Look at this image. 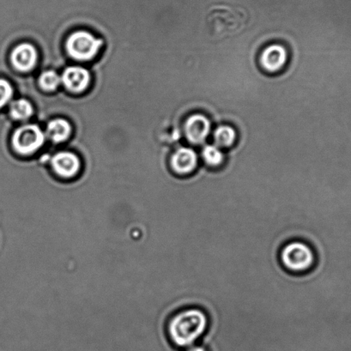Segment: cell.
<instances>
[{
	"mask_svg": "<svg viewBox=\"0 0 351 351\" xmlns=\"http://www.w3.org/2000/svg\"><path fill=\"white\" fill-rule=\"evenodd\" d=\"M209 327L207 313L199 308H186L173 313L167 323L170 343L180 350L195 346Z\"/></svg>",
	"mask_w": 351,
	"mask_h": 351,
	"instance_id": "6da1fadb",
	"label": "cell"
},
{
	"mask_svg": "<svg viewBox=\"0 0 351 351\" xmlns=\"http://www.w3.org/2000/svg\"><path fill=\"white\" fill-rule=\"evenodd\" d=\"M250 15L243 6L215 4L207 10L206 25L208 36L213 40L236 36L246 28Z\"/></svg>",
	"mask_w": 351,
	"mask_h": 351,
	"instance_id": "7a4b0ae2",
	"label": "cell"
},
{
	"mask_svg": "<svg viewBox=\"0 0 351 351\" xmlns=\"http://www.w3.org/2000/svg\"><path fill=\"white\" fill-rule=\"evenodd\" d=\"M279 260L286 271L302 274L312 270L316 263L313 248L302 240L289 241L281 247Z\"/></svg>",
	"mask_w": 351,
	"mask_h": 351,
	"instance_id": "3957f363",
	"label": "cell"
},
{
	"mask_svg": "<svg viewBox=\"0 0 351 351\" xmlns=\"http://www.w3.org/2000/svg\"><path fill=\"white\" fill-rule=\"evenodd\" d=\"M102 44L101 40L97 39L90 33L77 32L68 38L66 49L73 59L88 61L97 56Z\"/></svg>",
	"mask_w": 351,
	"mask_h": 351,
	"instance_id": "277c9868",
	"label": "cell"
},
{
	"mask_svg": "<svg viewBox=\"0 0 351 351\" xmlns=\"http://www.w3.org/2000/svg\"><path fill=\"white\" fill-rule=\"evenodd\" d=\"M44 141L45 135L36 125H26L19 128L12 138L13 147L23 155L32 154L38 151Z\"/></svg>",
	"mask_w": 351,
	"mask_h": 351,
	"instance_id": "5b68a950",
	"label": "cell"
},
{
	"mask_svg": "<svg viewBox=\"0 0 351 351\" xmlns=\"http://www.w3.org/2000/svg\"><path fill=\"white\" fill-rule=\"evenodd\" d=\"M52 168L60 178L70 180L80 172L81 162L73 153L63 152L58 153L52 159Z\"/></svg>",
	"mask_w": 351,
	"mask_h": 351,
	"instance_id": "8992f818",
	"label": "cell"
},
{
	"mask_svg": "<svg viewBox=\"0 0 351 351\" xmlns=\"http://www.w3.org/2000/svg\"><path fill=\"white\" fill-rule=\"evenodd\" d=\"M210 123L202 114L190 116L186 122L185 132L187 139L194 145L202 144L209 135Z\"/></svg>",
	"mask_w": 351,
	"mask_h": 351,
	"instance_id": "52a82bcc",
	"label": "cell"
},
{
	"mask_svg": "<svg viewBox=\"0 0 351 351\" xmlns=\"http://www.w3.org/2000/svg\"><path fill=\"white\" fill-rule=\"evenodd\" d=\"M288 60L287 50L281 45L274 44L267 47L261 54V63L269 73H278L285 67Z\"/></svg>",
	"mask_w": 351,
	"mask_h": 351,
	"instance_id": "ba28073f",
	"label": "cell"
},
{
	"mask_svg": "<svg viewBox=\"0 0 351 351\" xmlns=\"http://www.w3.org/2000/svg\"><path fill=\"white\" fill-rule=\"evenodd\" d=\"M197 156L195 152L189 148H180L173 155L171 168L176 175L189 176L195 171Z\"/></svg>",
	"mask_w": 351,
	"mask_h": 351,
	"instance_id": "9c48e42d",
	"label": "cell"
},
{
	"mask_svg": "<svg viewBox=\"0 0 351 351\" xmlns=\"http://www.w3.org/2000/svg\"><path fill=\"white\" fill-rule=\"evenodd\" d=\"M90 73L83 67L71 66L64 71L61 82L68 90L80 93L90 84Z\"/></svg>",
	"mask_w": 351,
	"mask_h": 351,
	"instance_id": "30bf717a",
	"label": "cell"
},
{
	"mask_svg": "<svg viewBox=\"0 0 351 351\" xmlns=\"http://www.w3.org/2000/svg\"><path fill=\"white\" fill-rule=\"evenodd\" d=\"M37 53L35 47L23 43L16 47L12 53V62L16 69L22 71L32 70L36 66Z\"/></svg>",
	"mask_w": 351,
	"mask_h": 351,
	"instance_id": "8fae6325",
	"label": "cell"
},
{
	"mask_svg": "<svg viewBox=\"0 0 351 351\" xmlns=\"http://www.w3.org/2000/svg\"><path fill=\"white\" fill-rule=\"evenodd\" d=\"M71 134V125L63 119H56L47 125V134L54 143L66 141Z\"/></svg>",
	"mask_w": 351,
	"mask_h": 351,
	"instance_id": "7c38bea8",
	"label": "cell"
},
{
	"mask_svg": "<svg viewBox=\"0 0 351 351\" xmlns=\"http://www.w3.org/2000/svg\"><path fill=\"white\" fill-rule=\"evenodd\" d=\"M33 106L25 99H19L12 102L10 107V114L15 120H27L33 114Z\"/></svg>",
	"mask_w": 351,
	"mask_h": 351,
	"instance_id": "4fadbf2b",
	"label": "cell"
},
{
	"mask_svg": "<svg viewBox=\"0 0 351 351\" xmlns=\"http://www.w3.org/2000/svg\"><path fill=\"white\" fill-rule=\"evenodd\" d=\"M215 142L219 147H230L234 145L237 139V132L234 128L228 127V125H223L218 128L215 132Z\"/></svg>",
	"mask_w": 351,
	"mask_h": 351,
	"instance_id": "5bb4252c",
	"label": "cell"
},
{
	"mask_svg": "<svg viewBox=\"0 0 351 351\" xmlns=\"http://www.w3.org/2000/svg\"><path fill=\"white\" fill-rule=\"evenodd\" d=\"M202 155L204 162L211 168H217V167L221 166L224 161L223 152L217 146H206L204 149Z\"/></svg>",
	"mask_w": 351,
	"mask_h": 351,
	"instance_id": "9a60e30c",
	"label": "cell"
},
{
	"mask_svg": "<svg viewBox=\"0 0 351 351\" xmlns=\"http://www.w3.org/2000/svg\"><path fill=\"white\" fill-rule=\"evenodd\" d=\"M61 83V77L53 71H44L39 78L40 87L45 90H56Z\"/></svg>",
	"mask_w": 351,
	"mask_h": 351,
	"instance_id": "2e32d148",
	"label": "cell"
},
{
	"mask_svg": "<svg viewBox=\"0 0 351 351\" xmlns=\"http://www.w3.org/2000/svg\"><path fill=\"white\" fill-rule=\"evenodd\" d=\"M13 97V88L8 81L0 80V108H4Z\"/></svg>",
	"mask_w": 351,
	"mask_h": 351,
	"instance_id": "e0dca14e",
	"label": "cell"
},
{
	"mask_svg": "<svg viewBox=\"0 0 351 351\" xmlns=\"http://www.w3.org/2000/svg\"><path fill=\"white\" fill-rule=\"evenodd\" d=\"M184 351H208L206 350V347H204L203 346H201V344H199V346H191L189 348H187Z\"/></svg>",
	"mask_w": 351,
	"mask_h": 351,
	"instance_id": "ac0fdd59",
	"label": "cell"
}]
</instances>
